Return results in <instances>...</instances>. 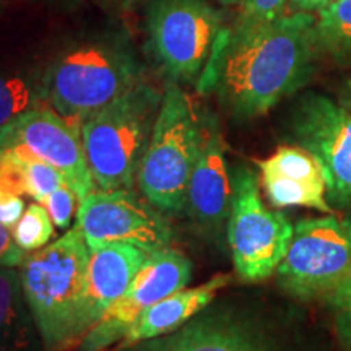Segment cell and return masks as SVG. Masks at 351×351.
<instances>
[{
	"label": "cell",
	"instance_id": "obj_1",
	"mask_svg": "<svg viewBox=\"0 0 351 351\" xmlns=\"http://www.w3.org/2000/svg\"><path fill=\"white\" fill-rule=\"evenodd\" d=\"M319 56L315 16L309 12L232 26L219 38L197 88L217 96L228 116L256 119L309 82Z\"/></svg>",
	"mask_w": 351,
	"mask_h": 351
},
{
	"label": "cell",
	"instance_id": "obj_2",
	"mask_svg": "<svg viewBox=\"0 0 351 351\" xmlns=\"http://www.w3.org/2000/svg\"><path fill=\"white\" fill-rule=\"evenodd\" d=\"M88 263L90 249L77 226L20 263L25 301L46 351H70L80 341Z\"/></svg>",
	"mask_w": 351,
	"mask_h": 351
},
{
	"label": "cell",
	"instance_id": "obj_3",
	"mask_svg": "<svg viewBox=\"0 0 351 351\" xmlns=\"http://www.w3.org/2000/svg\"><path fill=\"white\" fill-rule=\"evenodd\" d=\"M47 103L80 127L143 82L142 64L127 38L108 34L72 44L44 69Z\"/></svg>",
	"mask_w": 351,
	"mask_h": 351
},
{
	"label": "cell",
	"instance_id": "obj_4",
	"mask_svg": "<svg viewBox=\"0 0 351 351\" xmlns=\"http://www.w3.org/2000/svg\"><path fill=\"white\" fill-rule=\"evenodd\" d=\"M163 93L150 83L134 90L82 122L80 135L95 186L132 189L150 143Z\"/></svg>",
	"mask_w": 351,
	"mask_h": 351
},
{
	"label": "cell",
	"instance_id": "obj_5",
	"mask_svg": "<svg viewBox=\"0 0 351 351\" xmlns=\"http://www.w3.org/2000/svg\"><path fill=\"white\" fill-rule=\"evenodd\" d=\"M205 134V117L176 82H168L137 174L142 195L160 212L186 208L187 187Z\"/></svg>",
	"mask_w": 351,
	"mask_h": 351
},
{
	"label": "cell",
	"instance_id": "obj_6",
	"mask_svg": "<svg viewBox=\"0 0 351 351\" xmlns=\"http://www.w3.org/2000/svg\"><path fill=\"white\" fill-rule=\"evenodd\" d=\"M208 0H152L147 46L171 82L197 85L225 33Z\"/></svg>",
	"mask_w": 351,
	"mask_h": 351
},
{
	"label": "cell",
	"instance_id": "obj_7",
	"mask_svg": "<svg viewBox=\"0 0 351 351\" xmlns=\"http://www.w3.org/2000/svg\"><path fill=\"white\" fill-rule=\"evenodd\" d=\"M231 181L226 230L234 270L245 283L263 282L275 275L287 256L295 226L283 213L265 207L258 178L251 168H236Z\"/></svg>",
	"mask_w": 351,
	"mask_h": 351
},
{
	"label": "cell",
	"instance_id": "obj_8",
	"mask_svg": "<svg viewBox=\"0 0 351 351\" xmlns=\"http://www.w3.org/2000/svg\"><path fill=\"white\" fill-rule=\"evenodd\" d=\"M351 274V219L327 213L295 225L276 269L282 291L301 301L326 300Z\"/></svg>",
	"mask_w": 351,
	"mask_h": 351
},
{
	"label": "cell",
	"instance_id": "obj_9",
	"mask_svg": "<svg viewBox=\"0 0 351 351\" xmlns=\"http://www.w3.org/2000/svg\"><path fill=\"white\" fill-rule=\"evenodd\" d=\"M291 138L319 161L328 202L351 205V98L307 93L289 119Z\"/></svg>",
	"mask_w": 351,
	"mask_h": 351
},
{
	"label": "cell",
	"instance_id": "obj_10",
	"mask_svg": "<svg viewBox=\"0 0 351 351\" xmlns=\"http://www.w3.org/2000/svg\"><path fill=\"white\" fill-rule=\"evenodd\" d=\"M75 226L88 245L127 243L155 252L173 241V230L160 210L132 189H95L78 204Z\"/></svg>",
	"mask_w": 351,
	"mask_h": 351
},
{
	"label": "cell",
	"instance_id": "obj_11",
	"mask_svg": "<svg viewBox=\"0 0 351 351\" xmlns=\"http://www.w3.org/2000/svg\"><path fill=\"white\" fill-rule=\"evenodd\" d=\"M23 148L54 166L73 189L78 200L95 191V181L83 150L80 127L43 106L0 127V153Z\"/></svg>",
	"mask_w": 351,
	"mask_h": 351
},
{
	"label": "cell",
	"instance_id": "obj_12",
	"mask_svg": "<svg viewBox=\"0 0 351 351\" xmlns=\"http://www.w3.org/2000/svg\"><path fill=\"white\" fill-rule=\"evenodd\" d=\"M191 276L192 262L184 254L169 247L150 252L124 295L91 327V335L109 348L125 351L127 337L140 314L155 302L186 288Z\"/></svg>",
	"mask_w": 351,
	"mask_h": 351
},
{
	"label": "cell",
	"instance_id": "obj_13",
	"mask_svg": "<svg viewBox=\"0 0 351 351\" xmlns=\"http://www.w3.org/2000/svg\"><path fill=\"white\" fill-rule=\"evenodd\" d=\"M261 187L275 208L304 207L327 215L332 205L319 161L298 145H282L270 156L257 160Z\"/></svg>",
	"mask_w": 351,
	"mask_h": 351
},
{
	"label": "cell",
	"instance_id": "obj_14",
	"mask_svg": "<svg viewBox=\"0 0 351 351\" xmlns=\"http://www.w3.org/2000/svg\"><path fill=\"white\" fill-rule=\"evenodd\" d=\"M232 181L226 165L225 142L213 117H205V134L187 187L186 210L202 231L219 234L228 223Z\"/></svg>",
	"mask_w": 351,
	"mask_h": 351
},
{
	"label": "cell",
	"instance_id": "obj_15",
	"mask_svg": "<svg viewBox=\"0 0 351 351\" xmlns=\"http://www.w3.org/2000/svg\"><path fill=\"white\" fill-rule=\"evenodd\" d=\"M88 288L80 320V340L124 295L148 254L145 249L127 243L88 245Z\"/></svg>",
	"mask_w": 351,
	"mask_h": 351
},
{
	"label": "cell",
	"instance_id": "obj_16",
	"mask_svg": "<svg viewBox=\"0 0 351 351\" xmlns=\"http://www.w3.org/2000/svg\"><path fill=\"white\" fill-rule=\"evenodd\" d=\"M230 282V275H217L200 287L182 288L147 307L127 337V348L178 332L202 313Z\"/></svg>",
	"mask_w": 351,
	"mask_h": 351
},
{
	"label": "cell",
	"instance_id": "obj_17",
	"mask_svg": "<svg viewBox=\"0 0 351 351\" xmlns=\"http://www.w3.org/2000/svg\"><path fill=\"white\" fill-rule=\"evenodd\" d=\"M169 339L176 351H271L256 330L221 314L191 320Z\"/></svg>",
	"mask_w": 351,
	"mask_h": 351
},
{
	"label": "cell",
	"instance_id": "obj_18",
	"mask_svg": "<svg viewBox=\"0 0 351 351\" xmlns=\"http://www.w3.org/2000/svg\"><path fill=\"white\" fill-rule=\"evenodd\" d=\"M38 337L19 269L0 267V351H38Z\"/></svg>",
	"mask_w": 351,
	"mask_h": 351
},
{
	"label": "cell",
	"instance_id": "obj_19",
	"mask_svg": "<svg viewBox=\"0 0 351 351\" xmlns=\"http://www.w3.org/2000/svg\"><path fill=\"white\" fill-rule=\"evenodd\" d=\"M43 106H49L44 69L0 72V127Z\"/></svg>",
	"mask_w": 351,
	"mask_h": 351
},
{
	"label": "cell",
	"instance_id": "obj_20",
	"mask_svg": "<svg viewBox=\"0 0 351 351\" xmlns=\"http://www.w3.org/2000/svg\"><path fill=\"white\" fill-rule=\"evenodd\" d=\"M315 38L320 56L341 67L351 65V0H340L319 12Z\"/></svg>",
	"mask_w": 351,
	"mask_h": 351
},
{
	"label": "cell",
	"instance_id": "obj_21",
	"mask_svg": "<svg viewBox=\"0 0 351 351\" xmlns=\"http://www.w3.org/2000/svg\"><path fill=\"white\" fill-rule=\"evenodd\" d=\"M54 234V221L47 208L39 202H33L26 207L23 217L12 230L13 241L25 254L46 247Z\"/></svg>",
	"mask_w": 351,
	"mask_h": 351
},
{
	"label": "cell",
	"instance_id": "obj_22",
	"mask_svg": "<svg viewBox=\"0 0 351 351\" xmlns=\"http://www.w3.org/2000/svg\"><path fill=\"white\" fill-rule=\"evenodd\" d=\"M12 150L16 152L21 160V166H23L26 197L43 204L51 192H54L62 184H67L64 176L41 158L34 156L33 153L23 150V148H12Z\"/></svg>",
	"mask_w": 351,
	"mask_h": 351
},
{
	"label": "cell",
	"instance_id": "obj_23",
	"mask_svg": "<svg viewBox=\"0 0 351 351\" xmlns=\"http://www.w3.org/2000/svg\"><path fill=\"white\" fill-rule=\"evenodd\" d=\"M324 301L332 311L340 343L351 351V274Z\"/></svg>",
	"mask_w": 351,
	"mask_h": 351
},
{
	"label": "cell",
	"instance_id": "obj_24",
	"mask_svg": "<svg viewBox=\"0 0 351 351\" xmlns=\"http://www.w3.org/2000/svg\"><path fill=\"white\" fill-rule=\"evenodd\" d=\"M77 202L80 200H78L73 189L70 187L69 184H62V186L57 187L54 192H51V194L44 199L43 205L47 208V212H49L57 230L64 231L69 230L70 225H72L73 215H75L78 210Z\"/></svg>",
	"mask_w": 351,
	"mask_h": 351
},
{
	"label": "cell",
	"instance_id": "obj_25",
	"mask_svg": "<svg viewBox=\"0 0 351 351\" xmlns=\"http://www.w3.org/2000/svg\"><path fill=\"white\" fill-rule=\"evenodd\" d=\"M289 0H243L234 26H256L283 15Z\"/></svg>",
	"mask_w": 351,
	"mask_h": 351
},
{
	"label": "cell",
	"instance_id": "obj_26",
	"mask_svg": "<svg viewBox=\"0 0 351 351\" xmlns=\"http://www.w3.org/2000/svg\"><path fill=\"white\" fill-rule=\"evenodd\" d=\"M26 210L25 200L21 195L12 194L0 187V223L8 230H13L20 221Z\"/></svg>",
	"mask_w": 351,
	"mask_h": 351
},
{
	"label": "cell",
	"instance_id": "obj_27",
	"mask_svg": "<svg viewBox=\"0 0 351 351\" xmlns=\"http://www.w3.org/2000/svg\"><path fill=\"white\" fill-rule=\"evenodd\" d=\"M26 254L15 244L12 230H8L0 223V267L7 269H19Z\"/></svg>",
	"mask_w": 351,
	"mask_h": 351
},
{
	"label": "cell",
	"instance_id": "obj_28",
	"mask_svg": "<svg viewBox=\"0 0 351 351\" xmlns=\"http://www.w3.org/2000/svg\"><path fill=\"white\" fill-rule=\"evenodd\" d=\"M340 2V0H289L293 8L298 12H320L322 8H327L332 3Z\"/></svg>",
	"mask_w": 351,
	"mask_h": 351
},
{
	"label": "cell",
	"instance_id": "obj_29",
	"mask_svg": "<svg viewBox=\"0 0 351 351\" xmlns=\"http://www.w3.org/2000/svg\"><path fill=\"white\" fill-rule=\"evenodd\" d=\"M217 2L223 3V5H241L243 0H217Z\"/></svg>",
	"mask_w": 351,
	"mask_h": 351
},
{
	"label": "cell",
	"instance_id": "obj_30",
	"mask_svg": "<svg viewBox=\"0 0 351 351\" xmlns=\"http://www.w3.org/2000/svg\"><path fill=\"white\" fill-rule=\"evenodd\" d=\"M114 3H119V5H124V7H130L132 3H135L137 0H111Z\"/></svg>",
	"mask_w": 351,
	"mask_h": 351
},
{
	"label": "cell",
	"instance_id": "obj_31",
	"mask_svg": "<svg viewBox=\"0 0 351 351\" xmlns=\"http://www.w3.org/2000/svg\"><path fill=\"white\" fill-rule=\"evenodd\" d=\"M345 96H348V98H351V78L345 83Z\"/></svg>",
	"mask_w": 351,
	"mask_h": 351
},
{
	"label": "cell",
	"instance_id": "obj_32",
	"mask_svg": "<svg viewBox=\"0 0 351 351\" xmlns=\"http://www.w3.org/2000/svg\"><path fill=\"white\" fill-rule=\"evenodd\" d=\"M0 2H2V0H0Z\"/></svg>",
	"mask_w": 351,
	"mask_h": 351
}]
</instances>
